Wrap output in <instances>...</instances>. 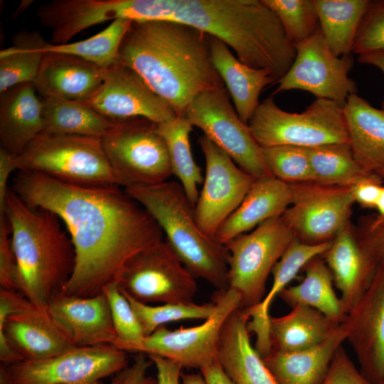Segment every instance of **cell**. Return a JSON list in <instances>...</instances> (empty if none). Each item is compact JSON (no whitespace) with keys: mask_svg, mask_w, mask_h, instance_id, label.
Masks as SVG:
<instances>
[{"mask_svg":"<svg viewBox=\"0 0 384 384\" xmlns=\"http://www.w3.org/2000/svg\"><path fill=\"white\" fill-rule=\"evenodd\" d=\"M10 188L28 206L55 213L65 226L75 265L60 292L65 295L102 294L107 285L117 283L131 257L165 239L149 212L120 186L76 185L18 171Z\"/></svg>","mask_w":384,"mask_h":384,"instance_id":"6da1fadb","label":"cell"},{"mask_svg":"<svg viewBox=\"0 0 384 384\" xmlns=\"http://www.w3.org/2000/svg\"><path fill=\"white\" fill-rule=\"evenodd\" d=\"M117 62L135 71L177 116L201 92L224 85L211 57L210 36L166 20H132Z\"/></svg>","mask_w":384,"mask_h":384,"instance_id":"7a4b0ae2","label":"cell"},{"mask_svg":"<svg viewBox=\"0 0 384 384\" xmlns=\"http://www.w3.org/2000/svg\"><path fill=\"white\" fill-rule=\"evenodd\" d=\"M146 18L181 23L220 39L245 65L268 70L275 84L297 54L277 16L263 0H147Z\"/></svg>","mask_w":384,"mask_h":384,"instance_id":"3957f363","label":"cell"},{"mask_svg":"<svg viewBox=\"0 0 384 384\" xmlns=\"http://www.w3.org/2000/svg\"><path fill=\"white\" fill-rule=\"evenodd\" d=\"M4 215L16 262V290L48 313L51 298L74 272L75 252L70 236L55 213L28 206L10 187Z\"/></svg>","mask_w":384,"mask_h":384,"instance_id":"277c9868","label":"cell"},{"mask_svg":"<svg viewBox=\"0 0 384 384\" xmlns=\"http://www.w3.org/2000/svg\"><path fill=\"white\" fill-rule=\"evenodd\" d=\"M161 228L188 271L218 290L227 289L229 251L198 227L194 208L179 182L168 180L150 186L124 188Z\"/></svg>","mask_w":384,"mask_h":384,"instance_id":"5b68a950","label":"cell"},{"mask_svg":"<svg viewBox=\"0 0 384 384\" xmlns=\"http://www.w3.org/2000/svg\"><path fill=\"white\" fill-rule=\"evenodd\" d=\"M17 171L41 174L82 186L122 187L104 150L102 139L42 132L16 156Z\"/></svg>","mask_w":384,"mask_h":384,"instance_id":"8992f818","label":"cell"},{"mask_svg":"<svg viewBox=\"0 0 384 384\" xmlns=\"http://www.w3.org/2000/svg\"><path fill=\"white\" fill-rule=\"evenodd\" d=\"M247 125L261 147L349 144L343 107L327 99L317 98L304 112L292 113L277 107L271 95L260 102Z\"/></svg>","mask_w":384,"mask_h":384,"instance_id":"52a82bcc","label":"cell"},{"mask_svg":"<svg viewBox=\"0 0 384 384\" xmlns=\"http://www.w3.org/2000/svg\"><path fill=\"white\" fill-rule=\"evenodd\" d=\"M295 235L283 215L267 220L225 246L229 251L228 288L240 296V308L258 305L267 277Z\"/></svg>","mask_w":384,"mask_h":384,"instance_id":"ba28073f","label":"cell"},{"mask_svg":"<svg viewBox=\"0 0 384 384\" xmlns=\"http://www.w3.org/2000/svg\"><path fill=\"white\" fill-rule=\"evenodd\" d=\"M212 301L215 312L201 325L176 330L161 326L140 342H115L113 346L127 353L158 356L172 360L183 368L200 370L217 359L223 323L241 304L240 294L231 288L217 290Z\"/></svg>","mask_w":384,"mask_h":384,"instance_id":"9c48e42d","label":"cell"},{"mask_svg":"<svg viewBox=\"0 0 384 384\" xmlns=\"http://www.w3.org/2000/svg\"><path fill=\"white\" fill-rule=\"evenodd\" d=\"M102 142L123 188L158 184L172 175L166 143L152 121L145 118L118 121Z\"/></svg>","mask_w":384,"mask_h":384,"instance_id":"30bf717a","label":"cell"},{"mask_svg":"<svg viewBox=\"0 0 384 384\" xmlns=\"http://www.w3.org/2000/svg\"><path fill=\"white\" fill-rule=\"evenodd\" d=\"M117 284L122 292L147 304H190L198 290L196 277L165 239L131 257Z\"/></svg>","mask_w":384,"mask_h":384,"instance_id":"8fae6325","label":"cell"},{"mask_svg":"<svg viewBox=\"0 0 384 384\" xmlns=\"http://www.w3.org/2000/svg\"><path fill=\"white\" fill-rule=\"evenodd\" d=\"M230 97L225 85L203 92L191 102L184 116L244 171L256 178L270 176L261 146L248 125L240 119Z\"/></svg>","mask_w":384,"mask_h":384,"instance_id":"7c38bea8","label":"cell"},{"mask_svg":"<svg viewBox=\"0 0 384 384\" xmlns=\"http://www.w3.org/2000/svg\"><path fill=\"white\" fill-rule=\"evenodd\" d=\"M289 185L291 204L282 215L299 240L331 241L349 224L355 203L352 187L316 181Z\"/></svg>","mask_w":384,"mask_h":384,"instance_id":"4fadbf2b","label":"cell"},{"mask_svg":"<svg viewBox=\"0 0 384 384\" xmlns=\"http://www.w3.org/2000/svg\"><path fill=\"white\" fill-rule=\"evenodd\" d=\"M127 352L113 345L75 347L63 353L9 365L14 384H103L128 366Z\"/></svg>","mask_w":384,"mask_h":384,"instance_id":"5bb4252c","label":"cell"},{"mask_svg":"<svg viewBox=\"0 0 384 384\" xmlns=\"http://www.w3.org/2000/svg\"><path fill=\"white\" fill-rule=\"evenodd\" d=\"M294 46V61L277 82L278 87L272 95L301 90L343 107L348 97L357 92L356 82L348 77L353 65L352 53L341 57L334 55L320 28L310 38Z\"/></svg>","mask_w":384,"mask_h":384,"instance_id":"9a60e30c","label":"cell"},{"mask_svg":"<svg viewBox=\"0 0 384 384\" xmlns=\"http://www.w3.org/2000/svg\"><path fill=\"white\" fill-rule=\"evenodd\" d=\"M198 142L205 156L206 173L194 215L201 231L215 240L218 229L240 205L256 178L237 166L206 136L200 137Z\"/></svg>","mask_w":384,"mask_h":384,"instance_id":"2e32d148","label":"cell"},{"mask_svg":"<svg viewBox=\"0 0 384 384\" xmlns=\"http://www.w3.org/2000/svg\"><path fill=\"white\" fill-rule=\"evenodd\" d=\"M0 301V361L11 365L53 357L73 348L46 312L29 301L16 311Z\"/></svg>","mask_w":384,"mask_h":384,"instance_id":"e0dca14e","label":"cell"},{"mask_svg":"<svg viewBox=\"0 0 384 384\" xmlns=\"http://www.w3.org/2000/svg\"><path fill=\"white\" fill-rule=\"evenodd\" d=\"M87 102L114 122L145 118L159 124L177 116L135 71L119 62L105 70L101 87Z\"/></svg>","mask_w":384,"mask_h":384,"instance_id":"ac0fdd59","label":"cell"},{"mask_svg":"<svg viewBox=\"0 0 384 384\" xmlns=\"http://www.w3.org/2000/svg\"><path fill=\"white\" fill-rule=\"evenodd\" d=\"M342 324L361 375L370 384L384 381V267L377 269Z\"/></svg>","mask_w":384,"mask_h":384,"instance_id":"d6986e66","label":"cell"},{"mask_svg":"<svg viewBox=\"0 0 384 384\" xmlns=\"http://www.w3.org/2000/svg\"><path fill=\"white\" fill-rule=\"evenodd\" d=\"M47 312L75 347L113 345L117 339L109 304L102 293L90 297L54 295Z\"/></svg>","mask_w":384,"mask_h":384,"instance_id":"ffe728a7","label":"cell"},{"mask_svg":"<svg viewBox=\"0 0 384 384\" xmlns=\"http://www.w3.org/2000/svg\"><path fill=\"white\" fill-rule=\"evenodd\" d=\"M105 75V69L78 57L46 52L33 84L42 98L88 102Z\"/></svg>","mask_w":384,"mask_h":384,"instance_id":"44dd1931","label":"cell"},{"mask_svg":"<svg viewBox=\"0 0 384 384\" xmlns=\"http://www.w3.org/2000/svg\"><path fill=\"white\" fill-rule=\"evenodd\" d=\"M250 316L238 308L221 328L217 361L234 384H277L260 354L251 344L247 328Z\"/></svg>","mask_w":384,"mask_h":384,"instance_id":"7402d4cb","label":"cell"},{"mask_svg":"<svg viewBox=\"0 0 384 384\" xmlns=\"http://www.w3.org/2000/svg\"><path fill=\"white\" fill-rule=\"evenodd\" d=\"M43 131L42 99L33 83L0 93V148L18 156Z\"/></svg>","mask_w":384,"mask_h":384,"instance_id":"603a6c76","label":"cell"},{"mask_svg":"<svg viewBox=\"0 0 384 384\" xmlns=\"http://www.w3.org/2000/svg\"><path fill=\"white\" fill-rule=\"evenodd\" d=\"M291 201L289 184L271 175L256 178L240 205L220 227L215 240L226 245L267 220L282 215Z\"/></svg>","mask_w":384,"mask_h":384,"instance_id":"cb8c5ba5","label":"cell"},{"mask_svg":"<svg viewBox=\"0 0 384 384\" xmlns=\"http://www.w3.org/2000/svg\"><path fill=\"white\" fill-rule=\"evenodd\" d=\"M323 255L347 314L370 284L377 267L361 249L350 223L332 240Z\"/></svg>","mask_w":384,"mask_h":384,"instance_id":"d4e9b609","label":"cell"},{"mask_svg":"<svg viewBox=\"0 0 384 384\" xmlns=\"http://www.w3.org/2000/svg\"><path fill=\"white\" fill-rule=\"evenodd\" d=\"M346 340L341 324L314 346L292 352L271 350L262 359L277 384H322L336 351Z\"/></svg>","mask_w":384,"mask_h":384,"instance_id":"484cf974","label":"cell"},{"mask_svg":"<svg viewBox=\"0 0 384 384\" xmlns=\"http://www.w3.org/2000/svg\"><path fill=\"white\" fill-rule=\"evenodd\" d=\"M210 44L213 65L240 119L247 125L260 104L261 91L265 86L275 84L272 75L268 70L253 68L240 62L220 39L210 36Z\"/></svg>","mask_w":384,"mask_h":384,"instance_id":"4316f807","label":"cell"},{"mask_svg":"<svg viewBox=\"0 0 384 384\" xmlns=\"http://www.w3.org/2000/svg\"><path fill=\"white\" fill-rule=\"evenodd\" d=\"M331 241L311 244L304 242L295 237L273 267L272 285L263 300L257 306L244 309L250 316L247 328L249 332L254 331L257 335L255 348L260 353H266L271 348L269 339V309L273 299L309 262L323 255L330 247Z\"/></svg>","mask_w":384,"mask_h":384,"instance_id":"83f0119b","label":"cell"},{"mask_svg":"<svg viewBox=\"0 0 384 384\" xmlns=\"http://www.w3.org/2000/svg\"><path fill=\"white\" fill-rule=\"evenodd\" d=\"M343 110L356 162L368 172L384 170V111L357 94L348 97Z\"/></svg>","mask_w":384,"mask_h":384,"instance_id":"f1b7e54d","label":"cell"},{"mask_svg":"<svg viewBox=\"0 0 384 384\" xmlns=\"http://www.w3.org/2000/svg\"><path fill=\"white\" fill-rule=\"evenodd\" d=\"M339 324L312 307L295 305L284 316H270L269 339L272 350L292 352L311 348L329 337Z\"/></svg>","mask_w":384,"mask_h":384,"instance_id":"f546056e","label":"cell"},{"mask_svg":"<svg viewBox=\"0 0 384 384\" xmlns=\"http://www.w3.org/2000/svg\"><path fill=\"white\" fill-rule=\"evenodd\" d=\"M44 118L43 132L102 139L117 122L104 117L87 102L42 98Z\"/></svg>","mask_w":384,"mask_h":384,"instance_id":"4dcf8cb0","label":"cell"},{"mask_svg":"<svg viewBox=\"0 0 384 384\" xmlns=\"http://www.w3.org/2000/svg\"><path fill=\"white\" fill-rule=\"evenodd\" d=\"M326 43L336 57L352 53L360 24L371 1L314 0Z\"/></svg>","mask_w":384,"mask_h":384,"instance_id":"1f68e13d","label":"cell"},{"mask_svg":"<svg viewBox=\"0 0 384 384\" xmlns=\"http://www.w3.org/2000/svg\"><path fill=\"white\" fill-rule=\"evenodd\" d=\"M305 277L297 285L285 287L279 295L291 306L312 307L331 321L342 324L346 317L333 289V276L323 260L315 257L305 265Z\"/></svg>","mask_w":384,"mask_h":384,"instance_id":"d6a6232c","label":"cell"},{"mask_svg":"<svg viewBox=\"0 0 384 384\" xmlns=\"http://www.w3.org/2000/svg\"><path fill=\"white\" fill-rule=\"evenodd\" d=\"M193 127L184 115L157 124V130L169 151L172 174L178 178L190 203L195 208L199 196L198 186L204 178L191 152L189 134Z\"/></svg>","mask_w":384,"mask_h":384,"instance_id":"836d02e7","label":"cell"},{"mask_svg":"<svg viewBox=\"0 0 384 384\" xmlns=\"http://www.w3.org/2000/svg\"><path fill=\"white\" fill-rule=\"evenodd\" d=\"M12 45L0 51V93L14 86L33 83L48 44L38 31H21Z\"/></svg>","mask_w":384,"mask_h":384,"instance_id":"e575fe53","label":"cell"},{"mask_svg":"<svg viewBox=\"0 0 384 384\" xmlns=\"http://www.w3.org/2000/svg\"><path fill=\"white\" fill-rule=\"evenodd\" d=\"M307 149L316 182L352 187L361 181L379 176L360 166L348 143L329 144Z\"/></svg>","mask_w":384,"mask_h":384,"instance_id":"d590c367","label":"cell"},{"mask_svg":"<svg viewBox=\"0 0 384 384\" xmlns=\"http://www.w3.org/2000/svg\"><path fill=\"white\" fill-rule=\"evenodd\" d=\"M132 21L128 18L116 19L89 38L60 45L48 43L45 51L74 55L106 70L117 63L120 43Z\"/></svg>","mask_w":384,"mask_h":384,"instance_id":"8d00e7d4","label":"cell"},{"mask_svg":"<svg viewBox=\"0 0 384 384\" xmlns=\"http://www.w3.org/2000/svg\"><path fill=\"white\" fill-rule=\"evenodd\" d=\"M122 293L130 303L142 326L145 336H149L159 327L171 321L186 319L206 320L213 316L215 310L213 302L203 304L192 302L151 306L136 300L127 293L123 292Z\"/></svg>","mask_w":384,"mask_h":384,"instance_id":"74e56055","label":"cell"},{"mask_svg":"<svg viewBox=\"0 0 384 384\" xmlns=\"http://www.w3.org/2000/svg\"><path fill=\"white\" fill-rule=\"evenodd\" d=\"M262 155L270 174L287 183L315 181L308 149L280 145L261 147Z\"/></svg>","mask_w":384,"mask_h":384,"instance_id":"f35d334b","label":"cell"},{"mask_svg":"<svg viewBox=\"0 0 384 384\" xmlns=\"http://www.w3.org/2000/svg\"><path fill=\"white\" fill-rule=\"evenodd\" d=\"M279 19L294 44L302 43L320 28L314 0H263Z\"/></svg>","mask_w":384,"mask_h":384,"instance_id":"ab89813d","label":"cell"},{"mask_svg":"<svg viewBox=\"0 0 384 384\" xmlns=\"http://www.w3.org/2000/svg\"><path fill=\"white\" fill-rule=\"evenodd\" d=\"M102 293L107 299L117 334V339L115 342L142 341L145 337L142 326L130 303L119 289L117 283L107 285Z\"/></svg>","mask_w":384,"mask_h":384,"instance_id":"60d3db41","label":"cell"},{"mask_svg":"<svg viewBox=\"0 0 384 384\" xmlns=\"http://www.w3.org/2000/svg\"><path fill=\"white\" fill-rule=\"evenodd\" d=\"M384 51V1H371L358 29L352 53Z\"/></svg>","mask_w":384,"mask_h":384,"instance_id":"b9f144b4","label":"cell"},{"mask_svg":"<svg viewBox=\"0 0 384 384\" xmlns=\"http://www.w3.org/2000/svg\"><path fill=\"white\" fill-rule=\"evenodd\" d=\"M356 237L361 249L377 269L384 267V218L378 215L365 218Z\"/></svg>","mask_w":384,"mask_h":384,"instance_id":"7bdbcfd3","label":"cell"},{"mask_svg":"<svg viewBox=\"0 0 384 384\" xmlns=\"http://www.w3.org/2000/svg\"><path fill=\"white\" fill-rule=\"evenodd\" d=\"M16 262L11 245V228L6 217L0 216L1 289L16 290Z\"/></svg>","mask_w":384,"mask_h":384,"instance_id":"ee69618b","label":"cell"},{"mask_svg":"<svg viewBox=\"0 0 384 384\" xmlns=\"http://www.w3.org/2000/svg\"><path fill=\"white\" fill-rule=\"evenodd\" d=\"M322 384H370L361 375L341 346L336 351Z\"/></svg>","mask_w":384,"mask_h":384,"instance_id":"f6af8a7d","label":"cell"},{"mask_svg":"<svg viewBox=\"0 0 384 384\" xmlns=\"http://www.w3.org/2000/svg\"><path fill=\"white\" fill-rule=\"evenodd\" d=\"M152 363L144 353H138L133 363L115 374L110 384H143Z\"/></svg>","mask_w":384,"mask_h":384,"instance_id":"bcb514c9","label":"cell"},{"mask_svg":"<svg viewBox=\"0 0 384 384\" xmlns=\"http://www.w3.org/2000/svg\"><path fill=\"white\" fill-rule=\"evenodd\" d=\"M383 179L378 176L352 186L355 203L365 208H375L383 186Z\"/></svg>","mask_w":384,"mask_h":384,"instance_id":"7dc6e473","label":"cell"},{"mask_svg":"<svg viewBox=\"0 0 384 384\" xmlns=\"http://www.w3.org/2000/svg\"><path fill=\"white\" fill-rule=\"evenodd\" d=\"M156 368L158 384H180L183 367L178 363L158 356H148Z\"/></svg>","mask_w":384,"mask_h":384,"instance_id":"c3c4849f","label":"cell"},{"mask_svg":"<svg viewBox=\"0 0 384 384\" xmlns=\"http://www.w3.org/2000/svg\"><path fill=\"white\" fill-rule=\"evenodd\" d=\"M16 156L0 148V216L4 214L6 198L10 186L8 181L12 172L17 170Z\"/></svg>","mask_w":384,"mask_h":384,"instance_id":"681fc988","label":"cell"},{"mask_svg":"<svg viewBox=\"0 0 384 384\" xmlns=\"http://www.w3.org/2000/svg\"><path fill=\"white\" fill-rule=\"evenodd\" d=\"M206 384H234L217 361L200 369Z\"/></svg>","mask_w":384,"mask_h":384,"instance_id":"f907efd6","label":"cell"},{"mask_svg":"<svg viewBox=\"0 0 384 384\" xmlns=\"http://www.w3.org/2000/svg\"><path fill=\"white\" fill-rule=\"evenodd\" d=\"M358 60L363 64L374 65L384 73V51L359 55ZM382 110L384 111V100L382 102Z\"/></svg>","mask_w":384,"mask_h":384,"instance_id":"816d5d0a","label":"cell"},{"mask_svg":"<svg viewBox=\"0 0 384 384\" xmlns=\"http://www.w3.org/2000/svg\"><path fill=\"white\" fill-rule=\"evenodd\" d=\"M182 384H206L201 373L181 374Z\"/></svg>","mask_w":384,"mask_h":384,"instance_id":"f5cc1de1","label":"cell"},{"mask_svg":"<svg viewBox=\"0 0 384 384\" xmlns=\"http://www.w3.org/2000/svg\"><path fill=\"white\" fill-rule=\"evenodd\" d=\"M0 384H14L9 365L3 363L0 364Z\"/></svg>","mask_w":384,"mask_h":384,"instance_id":"db71d44e","label":"cell"},{"mask_svg":"<svg viewBox=\"0 0 384 384\" xmlns=\"http://www.w3.org/2000/svg\"><path fill=\"white\" fill-rule=\"evenodd\" d=\"M375 208L378 210V215L380 218H384V186H382L380 193Z\"/></svg>","mask_w":384,"mask_h":384,"instance_id":"11a10c76","label":"cell"},{"mask_svg":"<svg viewBox=\"0 0 384 384\" xmlns=\"http://www.w3.org/2000/svg\"><path fill=\"white\" fill-rule=\"evenodd\" d=\"M143 384H158L156 378L153 377H147Z\"/></svg>","mask_w":384,"mask_h":384,"instance_id":"9f6ffc18","label":"cell"},{"mask_svg":"<svg viewBox=\"0 0 384 384\" xmlns=\"http://www.w3.org/2000/svg\"><path fill=\"white\" fill-rule=\"evenodd\" d=\"M376 174L384 179V170L378 171Z\"/></svg>","mask_w":384,"mask_h":384,"instance_id":"6f0895ef","label":"cell"},{"mask_svg":"<svg viewBox=\"0 0 384 384\" xmlns=\"http://www.w3.org/2000/svg\"><path fill=\"white\" fill-rule=\"evenodd\" d=\"M142 20H143V1H142Z\"/></svg>","mask_w":384,"mask_h":384,"instance_id":"680465c9","label":"cell"},{"mask_svg":"<svg viewBox=\"0 0 384 384\" xmlns=\"http://www.w3.org/2000/svg\"><path fill=\"white\" fill-rule=\"evenodd\" d=\"M145 18H146V2H145Z\"/></svg>","mask_w":384,"mask_h":384,"instance_id":"91938a15","label":"cell"},{"mask_svg":"<svg viewBox=\"0 0 384 384\" xmlns=\"http://www.w3.org/2000/svg\"><path fill=\"white\" fill-rule=\"evenodd\" d=\"M380 384H384V381H383L382 383H380Z\"/></svg>","mask_w":384,"mask_h":384,"instance_id":"94428289","label":"cell"}]
</instances>
